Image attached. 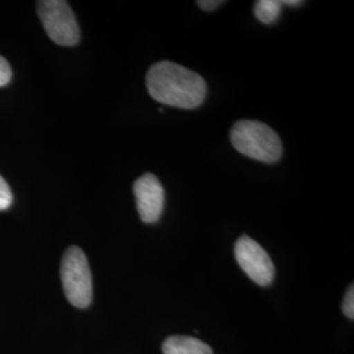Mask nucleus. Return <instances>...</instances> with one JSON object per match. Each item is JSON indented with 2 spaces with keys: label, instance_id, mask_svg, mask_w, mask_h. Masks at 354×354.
I'll list each match as a JSON object with an SVG mask.
<instances>
[{
  "label": "nucleus",
  "instance_id": "1",
  "mask_svg": "<svg viewBox=\"0 0 354 354\" xmlns=\"http://www.w3.org/2000/svg\"><path fill=\"white\" fill-rule=\"evenodd\" d=\"M146 86L153 100L181 109L198 108L207 93L203 76L169 61L152 64Z\"/></svg>",
  "mask_w": 354,
  "mask_h": 354
},
{
  "label": "nucleus",
  "instance_id": "2",
  "mask_svg": "<svg viewBox=\"0 0 354 354\" xmlns=\"http://www.w3.org/2000/svg\"><path fill=\"white\" fill-rule=\"evenodd\" d=\"M230 140L244 156L263 163H276L282 156L279 134L260 121L239 120L231 129Z\"/></svg>",
  "mask_w": 354,
  "mask_h": 354
},
{
  "label": "nucleus",
  "instance_id": "3",
  "mask_svg": "<svg viewBox=\"0 0 354 354\" xmlns=\"http://www.w3.org/2000/svg\"><path fill=\"white\" fill-rule=\"evenodd\" d=\"M64 295L77 308H87L92 301V276L88 260L79 247L66 250L61 264Z\"/></svg>",
  "mask_w": 354,
  "mask_h": 354
},
{
  "label": "nucleus",
  "instance_id": "4",
  "mask_svg": "<svg viewBox=\"0 0 354 354\" xmlns=\"http://www.w3.org/2000/svg\"><path fill=\"white\" fill-rule=\"evenodd\" d=\"M39 20L51 41L61 46H74L80 39L75 15L67 1L42 0L37 3Z\"/></svg>",
  "mask_w": 354,
  "mask_h": 354
},
{
  "label": "nucleus",
  "instance_id": "5",
  "mask_svg": "<svg viewBox=\"0 0 354 354\" xmlns=\"http://www.w3.org/2000/svg\"><path fill=\"white\" fill-rule=\"evenodd\" d=\"M235 257L243 272L260 286H268L274 279V266L266 250L250 236L243 235L235 244Z\"/></svg>",
  "mask_w": 354,
  "mask_h": 354
},
{
  "label": "nucleus",
  "instance_id": "6",
  "mask_svg": "<svg viewBox=\"0 0 354 354\" xmlns=\"http://www.w3.org/2000/svg\"><path fill=\"white\" fill-rule=\"evenodd\" d=\"M137 210L145 223H155L160 219L165 206V189L159 178L152 174H145L134 183Z\"/></svg>",
  "mask_w": 354,
  "mask_h": 354
},
{
  "label": "nucleus",
  "instance_id": "7",
  "mask_svg": "<svg viewBox=\"0 0 354 354\" xmlns=\"http://www.w3.org/2000/svg\"><path fill=\"white\" fill-rule=\"evenodd\" d=\"M165 354H213V349L205 342L189 336H171L163 342Z\"/></svg>",
  "mask_w": 354,
  "mask_h": 354
},
{
  "label": "nucleus",
  "instance_id": "8",
  "mask_svg": "<svg viewBox=\"0 0 354 354\" xmlns=\"http://www.w3.org/2000/svg\"><path fill=\"white\" fill-rule=\"evenodd\" d=\"M282 6L279 0H259L253 6V13L263 24H273L279 20Z\"/></svg>",
  "mask_w": 354,
  "mask_h": 354
},
{
  "label": "nucleus",
  "instance_id": "9",
  "mask_svg": "<svg viewBox=\"0 0 354 354\" xmlns=\"http://www.w3.org/2000/svg\"><path fill=\"white\" fill-rule=\"evenodd\" d=\"M12 203V192L7 181L0 176V210H6Z\"/></svg>",
  "mask_w": 354,
  "mask_h": 354
},
{
  "label": "nucleus",
  "instance_id": "10",
  "mask_svg": "<svg viewBox=\"0 0 354 354\" xmlns=\"http://www.w3.org/2000/svg\"><path fill=\"white\" fill-rule=\"evenodd\" d=\"M342 311L349 319L354 317V289L353 285L348 289L345 297H344V302H342Z\"/></svg>",
  "mask_w": 354,
  "mask_h": 354
},
{
  "label": "nucleus",
  "instance_id": "11",
  "mask_svg": "<svg viewBox=\"0 0 354 354\" xmlns=\"http://www.w3.org/2000/svg\"><path fill=\"white\" fill-rule=\"evenodd\" d=\"M12 70L10 64L0 55V87L7 86L11 82Z\"/></svg>",
  "mask_w": 354,
  "mask_h": 354
},
{
  "label": "nucleus",
  "instance_id": "12",
  "mask_svg": "<svg viewBox=\"0 0 354 354\" xmlns=\"http://www.w3.org/2000/svg\"><path fill=\"white\" fill-rule=\"evenodd\" d=\"M197 4L203 11L210 12V11L216 10L222 4V1L221 0H203V1H197Z\"/></svg>",
  "mask_w": 354,
  "mask_h": 354
},
{
  "label": "nucleus",
  "instance_id": "13",
  "mask_svg": "<svg viewBox=\"0 0 354 354\" xmlns=\"http://www.w3.org/2000/svg\"><path fill=\"white\" fill-rule=\"evenodd\" d=\"M282 4L289 6V7H298V6L304 4V1H299V0H283Z\"/></svg>",
  "mask_w": 354,
  "mask_h": 354
}]
</instances>
